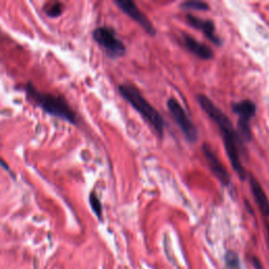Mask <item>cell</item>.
<instances>
[{
  "mask_svg": "<svg viewBox=\"0 0 269 269\" xmlns=\"http://www.w3.org/2000/svg\"><path fill=\"white\" fill-rule=\"evenodd\" d=\"M197 101L200 104V106L203 108L205 113L219 126L224 140V146H225L233 168L238 174L241 180H245L247 174H246V170L242 165L239 153V142L241 143V139L239 138V134L237 133V131L234 129L228 117L224 114L218 106H216L212 102V100L205 95L199 94L197 96Z\"/></svg>",
  "mask_w": 269,
  "mask_h": 269,
  "instance_id": "1",
  "label": "cell"
},
{
  "mask_svg": "<svg viewBox=\"0 0 269 269\" xmlns=\"http://www.w3.org/2000/svg\"><path fill=\"white\" fill-rule=\"evenodd\" d=\"M26 89L29 98H31L46 113L73 124L77 123L75 111L61 96L40 92L32 83H28Z\"/></svg>",
  "mask_w": 269,
  "mask_h": 269,
  "instance_id": "2",
  "label": "cell"
},
{
  "mask_svg": "<svg viewBox=\"0 0 269 269\" xmlns=\"http://www.w3.org/2000/svg\"><path fill=\"white\" fill-rule=\"evenodd\" d=\"M121 96L133 107L138 113L152 126L159 137L163 136L164 122L161 115L155 109L149 102L141 95L136 87L130 84H122L119 86Z\"/></svg>",
  "mask_w": 269,
  "mask_h": 269,
  "instance_id": "3",
  "label": "cell"
},
{
  "mask_svg": "<svg viewBox=\"0 0 269 269\" xmlns=\"http://www.w3.org/2000/svg\"><path fill=\"white\" fill-rule=\"evenodd\" d=\"M93 37L111 58H116L124 55V44L116 37L114 30L106 27L98 28L93 32Z\"/></svg>",
  "mask_w": 269,
  "mask_h": 269,
  "instance_id": "4",
  "label": "cell"
},
{
  "mask_svg": "<svg viewBox=\"0 0 269 269\" xmlns=\"http://www.w3.org/2000/svg\"><path fill=\"white\" fill-rule=\"evenodd\" d=\"M167 107L170 115L174 117L175 121L184 133L187 141L195 143L198 140V130L193 121L188 118L183 107L179 104L175 98H170L168 100Z\"/></svg>",
  "mask_w": 269,
  "mask_h": 269,
  "instance_id": "5",
  "label": "cell"
},
{
  "mask_svg": "<svg viewBox=\"0 0 269 269\" xmlns=\"http://www.w3.org/2000/svg\"><path fill=\"white\" fill-rule=\"evenodd\" d=\"M115 4L120 8L122 12H124L126 15H128L133 21H136L139 24L147 34L153 36L156 35V30L152 27L151 22L148 20V18L138 9V7L134 5V3L130 2V0H116Z\"/></svg>",
  "mask_w": 269,
  "mask_h": 269,
  "instance_id": "6",
  "label": "cell"
},
{
  "mask_svg": "<svg viewBox=\"0 0 269 269\" xmlns=\"http://www.w3.org/2000/svg\"><path fill=\"white\" fill-rule=\"evenodd\" d=\"M202 151H203V155L208 163V166L210 167L215 176L224 185H229L230 184L229 175L225 169V167H224V165L220 162L219 158L216 156L214 150L210 148V146L207 144H203V146H202Z\"/></svg>",
  "mask_w": 269,
  "mask_h": 269,
  "instance_id": "7",
  "label": "cell"
},
{
  "mask_svg": "<svg viewBox=\"0 0 269 269\" xmlns=\"http://www.w3.org/2000/svg\"><path fill=\"white\" fill-rule=\"evenodd\" d=\"M186 21L188 24L200 31L203 32V34L217 46H220L221 40L216 36L215 34V25L210 20H203L198 17H195L193 15H186Z\"/></svg>",
  "mask_w": 269,
  "mask_h": 269,
  "instance_id": "8",
  "label": "cell"
},
{
  "mask_svg": "<svg viewBox=\"0 0 269 269\" xmlns=\"http://www.w3.org/2000/svg\"><path fill=\"white\" fill-rule=\"evenodd\" d=\"M249 183H251V187H252V190H253L254 198L257 202V204H258L261 213L265 217H269V201H268V198H267L265 191L263 190L262 186L260 185V183L258 182V180L254 176H252L249 178Z\"/></svg>",
  "mask_w": 269,
  "mask_h": 269,
  "instance_id": "9",
  "label": "cell"
},
{
  "mask_svg": "<svg viewBox=\"0 0 269 269\" xmlns=\"http://www.w3.org/2000/svg\"><path fill=\"white\" fill-rule=\"evenodd\" d=\"M183 42L185 44V47L187 48V50L195 54L196 56L202 58V59H210L214 56L213 51L205 46V44L201 43L199 41H197L195 38H193L189 35H184L183 36Z\"/></svg>",
  "mask_w": 269,
  "mask_h": 269,
  "instance_id": "10",
  "label": "cell"
},
{
  "mask_svg": "<svg viewBox=\"0 0 269 269\" xmlns=\"http://www.w3.org/2000/svg\"><path fill=\"white\" fill-rule=\"evenodd\" d=\"M234 113L239 115L240 119L251 120L256 115V104L251 100H243L232 104Z\"/></svg>",
  "mask_w": 269,
  "mask_h": 269,
  "instance_id": "11",
  "label": "cell"
},
{
  "mask_svg": "<svg viewBox=\"0 0 269 269\" xmlns=\"http://www.w3.org/2000/svg\"><path fill=\"white\" fill-rule=\"evenodd\" d=\"M183 10H195V11H208L209 7L203 2H185L181 5Z\"/></svg>",
  "mask_w": 269,
  "mask_h": 269,
  "instance_id": "12",
  "label": "cell"
},
{
  "mask_svg": "<svg viewBox=\"0 0 269 269\" xmlns=\"http://www.w3.org/2000/svg\"><path fill=\"white\" fill-rule=\"evenodd\" d=\"M89 203H91V206L94 213L96 214V216L98 218H101L102 217V205H101V202L99 198L95 195V193H92L91 195H89Z\"/></svg>",
  "mask_w": 269,
  "mask_h": 269,
  "instance_id": "13",
  "label": "cell"
},
{
  "mask_svg": "<svg viewBox=\"0 0 269 269\" xmlns=\"http://www.w3.org/2000/svg\"><path fill=\"white\" fill-rule=\"evenodd\" d=\"M64 10V6L61 3H54V4H50L47 9L46 12L50 17H58L62 14Z\"/></svg>",
  "mask_w": 269,
  "mask_h": 269,
  "instance_id": "14",
  "label": "cell"
},
{
  "mask_svg": "<svg viewBox=\"0 0 269 269\" xmlns=\"http://www.w3.org/2000/svg\"><path fill=\"white\" fill-rule=\"evenodd\" d=\"M225 261L229 269H240V261L236 253L228 252L225 256Z\"/></svg>",
  "mask_w": 269,
  "mask_h": 269,
  "instance_id": "15",
  "label": "cell"
},
{
  "mask_svg": "<svg viewBox=\"0 0 269 269\" xmlns=\"http://www.w3.org/2000/svg\"><path fill=\"white\" fill-rule=\"evenodd\" d=\"M254 264H255V267H256L257 269H263V267L261 266V263H260L259 260L256 259V258H254Z\"/></svg>",
  "mask_w": 269,
  "mask_h": 269,
  "instance_id": "16",
  "label": "cell"
}]
</instances>
